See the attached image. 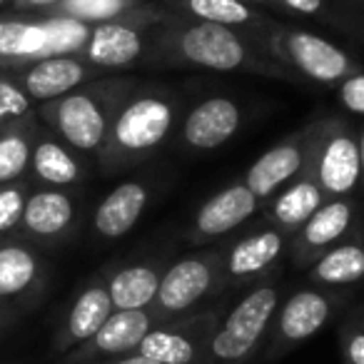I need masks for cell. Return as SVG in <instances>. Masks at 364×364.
<instances>
[{
    "label": "cell",
    "instance_id": "74e56055",
    "mask_svg": "<svg viewBox=\"0 0 364 364\" xmlns=\"http://www.w3.org/2000/svg\"><path fill=\"white\" fill-rule=\"evenodd\" d=\"M8 319H11V314H8L6 304H0V329L6 327V324H8Z\"/></svg>",
    "mask_w": 364,
    "mask_h": 364
},
{
    "label": "cell",
    "instance_id": "7c38bea8",
    "mask_svg": "<svg viewBox=\"0 0 364 364\" xmlns=\"http://www.w3.org/2000/svg\"><path fill=\"white\" fill-rule=\"evenodd\" d=\"M317 125L302 127L294 135H289L287 140H282L279 145H274L272 150H267L252 167L247 170L245 185L255 193V198L272 200L282 188H287L289 182L304 170L309 160V150H312L314 135H317Z\"/></svg>",
    "mask_w": 364,
    "mask_h": 364
},
{
    "label": "cell",
    "instance_id": "484cf974",
    "mask_svg": "<svg viewBox=\"0 0 364 364\" xmlns=\"http://www.w3.org/2000/svg\"><path fill=\"white\" fill-rule=\"evenodd\" d=\"M165 269L160 264H127L105 279L115 309H147L155 302Z\"/></svg>",
    "mask_w": 364,
    "mask_h": 364
},
{
    "label": "cell",
    "instance_id": "44dd1931",
    "mask_svg": "<svg viewBox=\"0 0 364 364\" xmlns=\"http://www.w3.org/2000/svg\"><path fill=\"white\" fill-rule=\"evenodd\" d=\"M257 205H259V200L255 198V193L245 182L230 185L228 190H223V193H218L215 198H210L208 203L198 210V218H195L190 240H193L195 245H203V242H210V240H218V237H223V235L232 232L235 228H240V225L252 218Z\"/></svg>",
    "mask_w": 364,
    "mask_h": 364
},
{
    "label": "cell",
    "instance_id": "ac0fdd59",
    "mask_svg": "<svg viewBox=\"0 0 364 364\" xmlns=\"http://www.w3.org/2000/svg\"><path fill=\"white\" fill-rule=\"evenodd\" d=\"M50 58V33L43 13L0 16V70L11 73Z\"/></svg>",
    "mask_w": 364,
    "mask_h": 364
},
{
    "label": "cell",
    "instance_id": "d6a6232c",
    "mask_svg": "<svg viewBox=\"0 0 364 364\" xmlns=\"http://www.w3.org/2000/svg\"><path fill=\"white\" fill-rule=\"evenodd\" d=\"M342 352L347 364H364V319L344 332L342 337Z\"/></svg>",
    "mask_w": 364,
    "mask_h": 364
},
{
    "label": "cell",
    "instance_id": "8992f818",
    "mask_svg": "<svg viewBox=\"0 0 364 364\" xmlns=\"http://www.w3.org/2000/svg\"><path fill=\"white\" fill-rule=\"evenodd\" d=\"M225 284V252L223 250H200L185 255L175 264L165 267L157 287L152 314L157 324L188 314L205 297H213Z\"/></svg>",
    "mask_w": 364,
    "mask_h": 364
},
{
    "label": "cell",
    "instance_id": "5b68a950",
    "mask_svg": "<svg viewBox=\"0 0 364 364\" xmlns=\"http://www.w3.org/2000/svg\"><path fill=\"white\" fill-rule=\"evenodd\" d=\"M170 16L172 11L167 8L157 6V3H145L117 21L92 26L90 38L80 55L107 73L117 70V68L137 65L140 60L145 63L147 53H150L152 31Z\"/></svg>",
    "mask_w": 364,
    "mask_h": 364
},
{
    "label": "cell",
    "instance_id": "d4e9b609",
    "mask_svg": "<svg viewBox=\"0 0 364 364\" xmlns=\"http://www.w3.org/2000/svg\"><path fill=\"white\" fill-rule=\"evenodd\" d=\"M284 250V232L277 228L259 230L240 240L225 255V279H250L267 272Z\"/></svg>",
    "mask_w": 364,
    "mask_h": 364
},
{
    "label": "cell",
    "instance_id": "3957f363",
    "mask_svg": "<svg viewBox=\"0 0 364 364\" xmlns=\"http://www.w3.org/2000/svg\"><path fill=\"white\" fill-rule=\"evenodd\" d=\"M177 107L180 100L165 85L137 82L130 97L122 102L100 152L95 155L100 170L120 172L147 160L175 127Z\"/></svg>",
    "mask_w": 364,
    "mask_h": 364
},
{
    "label": "cell",
    "instance_id": "8fae6325",
    "mask_svg": "<svg viewBox=\"0 0 364 364\" xmlns=\"http://www.w3.org/2000/svg\"><path fill=\"white\" fill-rule=\"evenodd\" d=\"M157 324L152 309H115L107 322L87 342L65 354V364H100L137 349L147 332Z\"/></svg>",
    "mask_w": 364,
    "mask_h": 364
},
{
    "label": "cell",
    "instance_id": "8d00e7d4",
    "mask_svg": "<svg viewBox=\"0 0 364 364\" xmlns=\"http://www.w3.org/2000/svg\"><path fill=\"white\" fill-rule=\"evenodd\" d=\"M357 145H359V160H362V177H364V127L357 135Z\"/></svg>",
    "mask_w": 364,
    "mask_h": 364
},
{
    "label": "cell",
    "instance_id": "2e32d148",
    "mask_svg": "<svg viewBox=\"0 0 364 364\" xmlns=\"http://www.w3.org/2000/svg\"><path fill=\"white\" fill-rule=\"evenodd\" d=\"M77 220V205L68 190L36 188L23 210L21 235L36 242H60Z\"/></svg>",
    "mask_w": 364,
    "mask_h": 364
},
{
    "label": "cell",
    "instance_id": "e575fe53",
    "mask_svg": "<svg viewBox=\"0 0 364 364\" xmlns=\"http://www.w3.org/2000/svg\"><path fill=\"white\" fill-rule=\"evenodd\" d=\"M55 3L58 0H11V6L16 8V13H43L55 6Z\"/></svg>",
    "mask_w": 364,
    "mask_h": 364
},
{
    "label": "cell",
    "instance_id": "f546056e",
    "mask_svg": "<svg viewBox=\"0 0 364 364\" xmlns=\"http://www.w3.org/2000/svg\"><path fill=\"white\" fill-rule=\"evenodd\" d=\"M31 190L33 185L28 182V177L0 185V240L16 237L21 232L23 210H26Z\"/></svg>",
    "mask_w": 364,
    "mask_h": 364
},
{
    "label": "cell",
    "instance_id": "277c9868",
    "mask_svg": "<svg viewBox=\"0 0 364 364\" xmlns=\"http://www.w3.org/2000/svg\"><path fill=\"white\" fill-rule=\"evenodd\" d=\"M279 307V284L255 287L218 322L203 364H245L262 344Z\"/></svg>",
    "mask_w": 364,
    "mask_h": 364
},
{
    "label": "cell",
    "instance_id": "603a6c76",
    "mask_svg": "<svg viewBox=\"0 0 364 364\" xmlns=\"http://www.w3.org/2000/svg\"><path fill=\"white\" fill-rule=\"evenodd\" d=\"M147 200H150V195H147V188L142 182H122L97 205L95 215H92V230L102 240L122 237L137 225L140 215L147 208Z\"/></svg>",
    "mask_w": 364,
    "mask_h": 364
},
{
    "label": "cell",
    "instance_id": "83f0119b",
    "mask_svg": "<svg viewBox=\"0 0 364 364\" xmlns=\"http://www.w3.org/2000/svg\"><path fill=\"white\" fill-rule=\"evenodd\" d=\"M312 279L322 287L354 284L364 279V245L342 242L329 247L322 257L314 259Z\"/></svg>",
    "mask_w": 364,
    "mask_h": 364
},
{
    "label": "cell",
    "instance_id": "5bb4252c",
    "mask_svg": "<svg viewBox=\"0 0 364 364\" xmlns=\"http://www.w3.org/2000/svg\"><path fill=\"white\" fill-rule=\"evenodd\" d=\"M337 299L332 294L317 292V289H299L287 302H282L274 312V349L282 352L287 347L304 342L327 324L332 317Z\"/></svg>",
    "mask_w": 364,
    "mask_h": 364
},
{
    "label": "cell",
    "instance_id": "ba28073f",
    "mask_svg": "<svg viewBox=\"0 0 364 364\" xmlns=\"http://www.w3.org/2000/svg\"><path fill=\"white\" fill-rule=\"evenodd\" d=\"M307 165L324 198H349L362 177L359 145L352 127L339 117L319 122Z\"/></svg>",
    "mask_w": 364,
    "mask_h": 364
},
{
    "label": "cell",
    "instance_id": "d6986e66",
    "mask_svg": "<svg viewBox=\"0 0 364 364\" xmlns=\"http://www.w3.org/2000/svg\"><path fill=\"white\" fill-rule=\"evenodd\" d=\"M157 6L167 8L177 16L193 18V21L228 26L242 33L245 38L262 36L264 50H267V36L277 26L259 11H255L252 6H247V0H157Z\"/></svg>",
    "mask_w": 364,
    "mask_h": 364
},
{
    "label": "cell",
    "instance_id": "7402d4cb",
    "mask_svg": "<svg viewBox=\"0 0 364 364\" xmlns=\"http://www.w3.org/2000/svg\"><path fill=\"white\" fill-rule=\"evenodd\" d=\"M242 125V110L230 97H208L188 112L182 122V142L193 150H215L225 145Z\"/></svg>",
    "mask_w": 364,
    "mask_h": 364
},
{
    "label": "cell",
    "instance_id": "cb8c5ba5",
    "mask_svg": "<svg viewBox=\"0 0 364 364\" xmlns=\"http://www.w3.org/2000/svg\"><path fill=\"white\" fill-rule=\"evenodd\" d=\"M324 200L327 198H324L322 190H319L312 170H309V165H304V170L289 182L287 188H284L277 198H272L269 220H272L279 232L294 235L314 213H317Z\"/></svg>",
    "mask_w": 364,
    "mask_h": 364
},
{
    "label": "cell",
    "instance_id": "30bf717a",
    "mask_svg": "<svg viewBox=\"0 0 364 364\" xmlns=\"http://www.w3.org/2000/svg\"><path fill=\"white\" fill-rule=\"evenodd\" d=\"M102 73L105 70L87 63L82 55H50L26 68L11 70L8 75L31 97L33 105H41V102L55 100L75 87L95 80V77H102Z\"/></svg>",
    "mask_w": 364,
    "mask_h": 364
},
{
    "label": "cell",
    "instance_id": "6da1fadb",
    "mask_svg": "<svg viewBox=\"0 0 364 364\" xmlns=\"http://www.w3.org/2000/svg\"><path fill=\"white\" fill-rule=\"evenodd\" d=\"M152 65H195L218 73H255L272 77H297L292 70L259 55L242 33L220 23L193 21L172 13L152 31L147 60Z\"/></svg>",
    "mask_w": 364,
    "mask_h": 364
},
{
    "label": "cell",
    "instance_id": "52a82bcc",
    "mask_svg": "<svg viewBox=\"0 0 364 364\" xmlns=\"http://www.w3.org/2000/svg\"><path fill=\"white\" fill-rule=\"evenodd\" d=\"M267 53L272 60L292 70L294 75L299 73L322 85H339L347 77L362 73L347 53L329 41L314 33L292 31L282 26H274L267 36Z\"/></svg>",
    "mask_w": 364,
    "mask_h": 364
},
{
    "label": "cell",
    "instance_id": "e0dca14e",
    "mask_svg": "<svg viewBox=\"0 0 364 364\" xmlns=\"http://www.w3.org/2000/svg\"><path fill=\"white\" fill-rule=\"evenodd\" d=\"M354 225V203L349 198L324 200L319 210L294 232L292 257L297 264L314 262L339 242Z\"/></svg>",
    "mask_w": 364,
    "mask_h": 364
},
{
    "label": "cell",
    "instance_id": "9c48e42d",
    "mask_svg": "<svg viewBox=\"0 0 364 364\" xmlns=\"http://www.w3.org/2000/svg\"><path fill=\"white\" fill-rule=\"evenodd\" d=\"M220 319H223L220 309L180 314L175 319L155 324L142 337L135 352L160 364H203Z\"/></svg>",
    "mask_w": 364,
    "mask_h": 364
},
{
    "label": "cell",
    "instance_id": "7a4b0ae2",
    "mask_svg": "<svg viewBox=\"0 0 364 364\" xmlns=\"http://www.w3.org/2000/svg\"><path fill=\"white\" fill-rule=\"evenodd\" d=\"M137 77L102 75L65 95L36 105L41 125L82 155H97L122 102L137 87Z\"/></svg>",
    "mask_w": 364,
    "mask_h": 364
},
{
    "label": "cell",
    "instance_id": "ab89813d",
    "mask_svg": "<svg viewBox=\"0 0 364 364\" xmlns=\"http://www.w3.org/2000/svg\"><path fill=\"white\" fill-rule=\"evenodd\" d=\"M255 3H272V0H255Z\"/></svg>",
    "mask_w": 364,
    "mask_h": 364
},
{
    "label": "cell",
    "instance_id": "f35d334b",
    "mask_svg": "<svg viewBox=\"0 0 364 364\" xmlns=\"http://www.w3.org/2000/svg\"><path fill=\"white\" fill-rule=\"evenodd\" d=\"M8 3H11V0H0V8H3V6H8Z\"/></svg>",
    "mask_w": 364,
    "mask_h": 364
},
{
    "label": "cell",
    "instance_id": "f1b7e54d",
    "mask_svg": "<svg viewBox=\"0 0 364 364\" xmlns=\"http://www.w3.org/2000/svg\"><path fill=\"white\" fill-rule=\"evenodd\" d=\"M147 0H58L55 6L48 8V16H65L82 21L87 26H100L117 18L127 16L135 8L145 6Z\"/></svg>",
    "mask_w": 364,
    "mask_h": 364
},
{
    "label": "cell",
    "instance_id": "1f68e13d",
    "mask_svg": "<svg viewBox=\"0 0 364 364\" xmlns=\"http://www.w3.org/2000/svg\"><path fill=\"white\" fill-rule=\"evenodd\" d=\"M337 95H339V102H342L349 112L364 115V73H357V75L339 82Z\"/></svg>",
    "mask_w": 364,
    "mask_h": 364
},
{
    "label": "cell",
    "instance_id": "d590c367",
    "mask_svg": "<svg viewBox=\"0 0 364 364\" xmlns=\"http://www.w3.org/2000/svg\"><path fill=\"white\" fill-rule=\"evenodd\" d=\"M100 364H160V362L142 357V354H137V352H130V354H122V357L107 359V362H100Z\"/></svg>",
    "mask_w": 364,
    "mask_h": 364
},
{
    "label": "cell",
    "instance_id": "ffe728a7",
    "mask_svg": "<svg viewBox=\"0 0 364 364\" xmlns=\"http://www.w3.org/2000/svg\"><path fill=\"white\" fill-rule=\"evenodd\" d=\"M112 312H115V307H112L110 292H107V282L105 279H92L73 299L60 329L55 332L53 349L60 354L73 352L82 342H87L107 322Z\"/></svg>",
    "mask_w": 364,
    "mask_h": 364
},
{
    "label": "cell",
    "instance_id": "836d02e7",
    "mask_svg": "<svg viewBox=\"0 0 364 364\" xmlns=\"http://www.w3.org/2000/svg\"><path fill=\"white\" fill-rule=\"evenodd\" d=\"M272 3L297 13V16H317L324 8V0H272Z\"/></svg>",
    "mask_w": 364,
    "mask_h": 364
},
{
    "label": "cell",
    "instance_id": "9a60e30c",
    "mask_svg": "<svg viewBox=\"0 0 364 364\" xmlns=\"http://www.w3.org/2000/svg\"><path fill=\"white\" fill-rule=\"evenodd\" d=\"M48 282V264L36 247L18 237L0 240V304L33 299Z\"/></svg>",
    "mask_w": 364,
    "mask_h": 364
},
{
    "label": "cell",
    "instance_id": "4316f807",
    "mask_svg": "<svg viewBox=\"0 0 364 364\" xmlns=\"http://www.w3.org/2000/svg\"><path fill=\"white\" fill-rule=\"evenodd\" d=\"M38 127H41V120L33 112L0 130V185L28 177Z\"/></svg>",
    "mask_w": 364,
    "mask_h": 364
},
{
    "label": "cell",
    "instance_id": "4dcf8cb0",
    "mask_svg": "<svg viewBox=\"0 0 364 364\" xmlns=\"http://www.w3.org/2000/svg\"><path fill=\"white\" fill-rule=\"evenodd\" d=\"M33 112H36V105L31 102V97L18 87V82L8 73L0 70V130Z\"/></svg>",
    "mask_w": 364,
    "mask_h": 364
},
{
    "label": "cell",
    "instance_id": "4fadbf2b",
    "mask_svg": "<svg viewBox=\"0 0 364 364\" xmlns=\"http://www.w3.org/2000/svg\"><path fill=\"white\" fill-rule=\"evenodd\" d=\"M85 155L70 147L65 140H60L46 125L38 127L31 152V167H28V182L36 188L70 190L85 182Z\"/></svg>",
    "mask_w": 364,
    "mask_h": 364
}]
</instances>
